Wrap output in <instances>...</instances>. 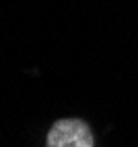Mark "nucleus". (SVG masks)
I'll list each match as a JSON object with an SVG mask.
<instances>
[{"mask_svg": "<svg viewBox=\"0 0 138 147\" xmlns=\"http://www.w3.org/2000/svg\"><path fill=\"white\" fill-rule=\"evenodd\" d=\"M45 147H95V137L85 120L64 118L52 124Z\"/></svg>", "mask_w": 138, "mask_h": 147, "instance_id": "1", "label": "nucleus"}]
</instances>
